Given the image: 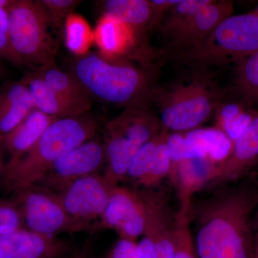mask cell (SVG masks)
Segmentation results:
<instances>
[{
  "instance_id": "1",
  "label": "cell",
  "mask_w": 258,
  "mask_h": 258,
  "mask_svg": "<svg viewBox=\"0 0 258 258\" xmlns=\"http://www.w3.org/2000/svg\"><path fill=\"white\" fill-rule=\"evenodd\" d=\"M258 208V192L242 186L217 194L193 205L197 258H252V215Z\"/></svg>"
},
{
  "instance_id": "2",
  "label": "cell",
  "mask_w": 258,
  "mask_h": 258,
  "mask_svg": "<svg viewBox=\"0 0 258 258\" xmlns=\"http://www.w3.org/2000/svg\"><path fill=\"white\" fill-rule=\"evenodd\" d=\"M70 72L91 98L124 108H149L157 92L147 71L92 52L75 59Z\"/></svg>"
},
{
  "instance_id": "3",
  "label": "cell",
  "mask_w": 258,
  "mask_h": 258,
  "mask_svg": "<svg viewBox=\"0 0 258 258\" xmlns=\"http://www.w3.org/2000/svg\"><path fill=\"white\" fill-rule=\"evenodd\" d=\"M98 129V122L88 113L57 118L20 160L4 166L3 188L15 192L34 186L57 159L96 137Z\"/></svg>"
},
{
  "instance_id": "4",
  "label": "cell",
  "mask_w": 258,
  "mask_h": 258,
  "mask_svg": "<svg viewBox=\"0 0 258 258\" xmlns=\"http://www.w3.org/2000/svg\"><path fill=\"white\" fill-rule=\"evenodd\" d=\"M224 96L216 83L207 76L198 75L157 89L154 101L163 129L182 133L200 128L215 114Z\"/></svg>"
},
{
  "instance_id": "5",
  "label": "cell",
  "mask_w": 258,
  "mask_h": 258,
  "mask_svg": "<svg viewBox=\"0 0 258 258\" xmlns=\"http://www.w3.org/2000/svg\"><path fill=\"white\" fill-rule=\"evenodd\" d=\"M258 52V15H232L222 22L205 40L176 52V57L199 70L235 62Z\"/></svg>"
},
{
  "instance_id": "6",
  "label": "cell",
  "mask_w": 258,
  "mask_h": 258,
  "mask_svg": "<svg viewBox=\"0 0 258 258\" xmlns=\"http://www.w3.org/2000/svg\"><path fill=\"white\" fill-rule=\"evenodd\" d=\"M162 131L159 117L149 108H124L107 122L103 129L106 168L103 176L110 186H119L135 154Z\"/></svg>"
},
{
  "instance_id": "7",
  "label": "cell",
  "mask_w": 258,
  "mask_h": 258,
  "mask_svg": "<svg viewBox=\"0 0 258 258\" xmlns=\"http://www.w3.org/2000/svg\"><path fill=\"white\" fill-rule=\"evenodd\" d=\"M7 11L10 42L23 66L37 71L55 66L57 43L50 32V18L40 1L12 0Z\"/></svg>"
},
{
  "instance_id": "8",
  "label": "cell",
  "mask_w": 258,
  "mask_h": 258,
  "mask_svg": "<svg viewBox=\"0 0 258 258\" xmlns=\"http://www.w3.org/2000/svg\"><path fill=\"white\" fill-rule=\"evenodd\" d=\"M24 228L42 235L59 237L61 234L93 232L94 224L70 215L52 194L36 186L15 191Z\"/></svg>"
},
{
  "instance_id": "9",
  "label": "cell",
  "mask_w": 258,
  "mask_h": 258,
  "mask_svg": "<svg viewBox=\"0 0 258 258\" xmlns=\"http://www.w3.org/2000/svg\"><path fill=\"white\" fill-rule=\"evenodd\" d=\"M140 192L147 205V220L137 243L138 258H174L176 214L164 194L149 189Z\"/></svg>"
},
{
  "instance_id": "10",
  "label": "cell",
  "mask_w": 258,
  "mask_h": 258,
  "mask_svg": "<svg viewBox=\"0 0 258 258\" xmlns=\"http://www.w3.org/2000/svg\"><path fill=\"white\" fill-rule=\"evenodd\" d=\"M104 164L103 141L95 137L57 159L32 186L55 194L80 178L98 173Z\"/></svg>"
},
{
  "instance_id": "11",
  "label": "cell",
  "mask_w": 258,
  "mask_h": 258,
  "mask_svg": "<svg viewBox=\"0 0 258 258\" xmlns=\"http://www.w3.org/2000/svg\"><path fill=\"white\" fill-rule=\"evenodd\" d=\"M147 220V205L142 193L115 186L100 222L95 225V230L111 229L120 238L136 241L143 235Z\"/></svg>"
},
{
  "instance_id": "12",
  "label": "cell",
  "mask_w": 258,
  "mask_h": 258,
  "mask_svg": "<svg viewBox=\"0 0 258 258\" xmlns=\"http://www.w3.org/2000/svg\"><path fill=\"white\" fill-rule=\"evenodd\" d=\"M113 189L103 175L96 173L80 178L52 195L70 215L93 224L101 218Z\"/></svg>"
},
{
  "instance_id": "13",
  "label": "cell",
  "mask_w": 258,
  "mask_h": 258,
  "mask_svg": "<svg viewBox=\"0 0 258 258\" xmlns=\"http://www.w3.org/2000/svg\"><path fill=\"white\" fill-rule=\"evenodd\" d=\"M220 166L209 158H193L171 164L169 177L179 201L178 214L191 217L194 195L208 186Z\"/></svg>"
},
{
  "instance_id": "14",
  "label": "cell",
  "mask_w": 258,
  "mask_h": 258,
  "mask_svg": "<svg viewBox=\"0 0 258 258\" xmlns=\"http://www.w3.org/2000/svg\"><path fill=\"white\" fill-rule=\"evenodd\" d=\"M74 249L69 240L25 228L0 236V258H64Z\"/></svg>"
},
{
  "instance_id": "15",
  "label": "cell",
  "mask_w": 258,
  "mask_h": 258,
  "mask_svg": "<svg viewBox=\"0 0 258 258\" xmlns=\"http://www.w3.org/2000/svg\"><path fill=\"white\" fill-rule=\"evenodd\" d=\"M232 1H213L199 10L192 18L168 37L169 46L174 52L196 45L207 38L226 18L233 15Z\"/></svg>"
},
{
  "instance_id": "16",
  "label": "cell",
  "mask_w": 258,
  "mask_h": 258,
  "mask_svg": "<svg viewBox=\"0 0 258 258\" xmlns=\"http://www.w3.org/2000/svg\"><path fill=\"white\" fill-rule=\"evenodd\" d=\"M258 161V115L235 141L230 155L206 188L215 189L240 179Z\"/></svg>"
},
{
  "instance_id": "17",
  "label": "cell",
  "mask_w": 258,
  "mask_h": 258,
  "mask_svg": "<svg viewBox=\"0 0 258 258\" xmlns=\"http://www.w3.org/2000/svg\"><path fill=\"white\" fill-rule=\"evenodd\" d=\"M57 118L34 108L11 132L0 138V149L8 153L10 158L5 166L15 164L35 146L49 125Z\"/></svg>"
},
{
  "instance_id": "18",
  "label": "cell",
  "mask_w": 258,
  "mask_h": 258,
  "mask_svg": "<svg viewBox=\"0 0 258 258\" xmlns=\"http://www.w3.org/2000/svg\"><path fill=\"white\" fill-rule=\"evenodd\" d=\"M20 81L28 88L35 108L45 114L62 118L88 113L83 107L55 92L36 71L28 73Z\"/></svg>"
},
{
  "instance_id": "19",
  "label": "cell",
  "mask_w": 258,
  "mask_h": 258,
  "mask_svg": "<svg viewBox=\"0 0 258 258\" xmlns=\"http://www.w3.org/2000/svg\"><path fill=\"white\" fill-rule=\"evenodd\" d=\"M28 88L21 81L0 88V138L11 132L35 108Z\"/></svg>"
},
{
  "instance_id": "20",
  "label": "cell",
  "mask_w": 258,
  "mask_h": 258,
  "mask_svg": "<svg viewBox=\"0 0 258 258\" xmlns=\"http://www.w3.org/2000/svg\"><path fill=\"white\" fill-rule=\"evenodd\" d=\"M99 3L105 15L124 24L136 37L154 28L149 0H106Z\"/></svg>"
},
{
  "instance_id": "21",
  "label": "cell",
  "mask_w": 258,
  "mask_h": 258,
  "mask_svg": "<svg viewBox=\"0 0 258 258\" xmlns=\"http://www.w3.org/2000/svg\"><path fill=\"white\" fill-rule=\"evenodd\" d=\"M184 133L194 158H209L222 166L232 151L233 143L216 126Z\"/></svg>"
},
{
  "instance_id": "22",
  "label": "cell",
  "mask_w": 258,
  "mask_h": 258,
  "mask_svg": "<svg viewBox=\"0 0 258 258\" xmlns=\"http://www.w3.org/2000/svg\"><path fill=\"white\" fill-rule=\"evenodd\" d=\"M215 115L217 128L234 143L257 116L258 112L240 100L224 101L217 106Z\"/></svg>"
},
{
  "instance_id": "23",
  "label": "cell",
  "mask_w": 258,
  "mask_h": 258,
  "mask_svg": "<svg viewBox=\"0 0 258 258\" xmlns=\"http://www.w3.org/2000/svg\"><path fill=\"white\" fill-rule=\"evenodd\" d=\"M36 72L55 92L90 111L93 98L72 73L62 71L55 66L39 70Z\"/></svg>"
},
{
  "instance_id": "24",
  "label": "cell",
  "mask_w": 258,
  "mask_h": 258,
  "mask_svg": "<svg viewBox=\"0 0 258 258\" xmlns=\"http://www.w3.org/2000/svg\"><path fill=\"white\" fill-rule=\"evenodd\" d=\"M128 28L124 24L115 19L104 15L97 25L94 32L96 44L101 49L102 56L109 58L110 56L118 55L126 46L128 39L124 37L125 30Z\"/></svg>"
},
{
  "instance_id": "25",
  "label": "cell",
  "mask_w": 258,
  "mask_h": 258,
  "mask_svg": "<svg viewBox=\"0 0 258 258\" xmlns=\"http://www.w3.org/2000/svg\"><path fill=\"white\" fill-rule=\"evenodd\" d=\"M234 90L249 106L258 104V52L237 64Z\"/></svg>"
},
{
  "instance_id": "26",
  "label": "cell",
  "mask_w": 258,
  "mask_h": 258,
  "mask_svg": "<svg viewBox=\"0 0 258 258\" xmlns=\"http://www.w3.org/2000/svg\"><path fill=\"white\" fill-rule=\"evenodd\" d=\"M163 131L144 144L131 161L125 179L128 178L137 186L144 187L148 177L154 169L158 145L160 142Z\"/></svg>"
},
{
  "instance_id": "27",
  "label": "cell",
  "mask_w": 258,
  "mask_h": 258,
  "mask_svg": "<svg viewBox=\"0 0 258 258\" xmlns=\"http://www.w3.org/2000/svg\"><path fill=\"white\" fill-rule=\"evenodd\" d=\"M212 0H181L169 10L159 25L164 37L167 39L179 30L194 15Z\"/></svg>"
},
{
  "instance_id": "28",
  "label": "cell",
  "mask_w": 258,
  "mask_h": 258,
  "mask_svg": "<svg viewBox=\"0 0 258 258\" xmlns=\"http://www.w3.org/2000/svg\"><path fill=\"white\" fill-rule=\"evenodd\" d=\"M64 25L68 47L74 52H83L91 40L88 25L79 17L73 15L68 18Z\"/></svg>"
},
{
  "instance_id": "29",
  "label": "cell",
  "mask_w": 258,
  "mask_h": 258,
  "mask_svg": "<svg viewBox=\"0 0 258 258\" xmlns=\"http://www.w3.org/2000/svg\"><path fill=\"white\" fill-rule=\"evenodd\" d=\"M191 217L176 213L174 258H197L192 235L189 228Z\"/></svg>"
},
{
  "instance_id": "30",
  "label": "cell",
  "mask_w": 258,
  "mask_h": 258,
  "mask_svg": "<svg viewBox=\"0 0 258 258\" xmlns=\"http://www.w3.org/2000/svg\"><path fill=\"white\" fill-rule=\"evenodd\" d=\"M46 10L51 24L62 31L64 23L83 1L80 0H39Z\"/></svg>"
},
{
  "instance_id": "31",
  "label": "cell",
  "mask_w": 258,
  "mask_h": 258,
  "mask_svg": "<svg viewBox=\"0 0 258 258\" xmlns=\"http://www.w3.org/2000/svg\"><path fill=\"white\" fill-rule=\"evenodd\" d=\"M24 228L23 219L16 200H0V236Z\"/></svg>"
},
{
  "instance_id": "32",
  "label": "cell",
  "mask_w": 258,
  "mask_h": 258,
  "mask_svg": "<svg viewBox=\"0 0 258 258\" xmlns=\"http://www.w3.org/2000/svg\"><path fill=\"white\" fill-rule=\"evenodd\" d=\"M0 61L15 66H23L10 42L9 21L7 8H0Z\"/></svg>"
},
{
  "instance_id": "33",
  "label": "cell",
  "mask_w": 258,
  "mask_h": 258,
  "mask_svg": "<svg viewBox=\"0 0 258 258\" xmlns=\"http://www.w3.org/2000/svg\"><path fill=\"white\" fill-rule=\"evenodd\" d=\"M106 258H138L137 242L119 238L110 249Z\"/></svg>"
},
{
  "instance_id": "34",
  "label": "cell",
  "mask_w": 258,
  "mask_h": 258,
  "mask_svg": "<svg viewBox=\"0 0 258 258\" xmlns=\"http://www.w3.org/2000/svg\"><path fill=\"white\" fill-rule=\"evenodd\" d=\"M181 0H149L153 13V25L159 27L168 12L172 9Z\"/></svg>"
},
{
  "instance_id": "35",
  "label": "cell",
  "mask_w": 258,
  "mask_h": 258,
  "mask_svg": "<svg viewBox=\"0 0 258 258\" xmlns=\"http://www.w3.org/2000/svg\"><path fill=\"white\" fill-rule=\"evenodd\" d=\"M64 258H93V244L87 241L81 247L74 249Z\"/></svg>"
},
{
  "instance_id": "36",
  "label": "cell",
  "mask_w": 258,
  "mask_h": 258,
  "mask_svg": "<svg viewBox=\"0 0 258 258\" xmlns=\"http://www.w3.org/2000/svg\"><path fill=\"white\" fill-rule=\"evenodd\" d=\"M6 76V69H5V63L0 61V81L3 80Z\"/></svg>"
},
{
  "instance_id": "37",
  "label": "cell",
  "mask_w": 258,
  "mask_h": 258,
  "mask_svg": "<svg viewBox=\"0 0 258 258\" xmlns=\"http://www.w3.org/2000/svg\"><path fill=\"white\" fill-rule=\"evenodd\" d=\"M12 0H0V8H7L11 3Z\"/></svg>"
},
{
  "instance_id": "38",
  "label": "cell",
  "mask_w": 258,
  "mask_h": 258,
  "mask_svg": "<svg viewBox=\"0 0 258 258\" xmlns=\"http://www.w3.org/2000/svg\"><path fill=\"white\" fill-rule=\"evenodd\" d=\"M5 164H3V157H2L1 149H0V178L3 174V169H4Z\"/></svg>"
},
{
  "instance_id": "39",
  "label": "cell",
  "mask_w": 258,
  "mask_h": 258,
  "mask_svg": "<svg viewBox=\"0 0 258 258\" xmlns=\"http://www.w3.org/2000/svg\"><path fill=\"white\" fill-rule=\"evenodd\" d=\"M254 247H258V230L254 239Z\"/></svg>"
},
{
  "instance_id": "40",
  "label": "cell",
  "mask_w": 258,
  "mask_h": 258,
  "mask_svg": "<svg viewBox=\"0 0 258 258\" xmlns=\"http://www.w3.org/2000/svg\"><path fill=\"white\" fill-rule=\"evenodd\" d=\"M252 258H258V247H254L253 254Z\"/></svg>"
},
{
  "instance_id": "41",
  "label": "cell",
  "mask_w": 258,
  "mask_h": 258,
  "mask_svg": "<svg viewBox=\"0 0 258 258\" xmlns=\"http://www.w3.org/2000/svg\"><path fill=\"white\" fill-rule=\"evenodd\" d=\"M253 13L258 15V5L256 7L255 10H254Z\"/></svg>"
},
{
  "instance_id": "42",
  "label": "cell",
  "mask_w": 258,
  "mask_h": 258,
  "mask_svg": "<svg viewBox=\"0 0 258 258\" xmlns=\"http://www.w3.org/2000/svg\"><path fill=\"white\" fill-rule=\"evenodd\" d=\"M257 219H258V211H257ZM257 225H258V223H257Z\"/></svg>"
},
{
  "instance_id": "43",
  "label": "cell",
  "mask_w": 258,
  "mask_h": 258,
  "mask_svg": "<svg viewBox=\"0 0 258 258\" xmlns=\"http://www.w3.org/2000/svg\"><path fill=\"white\" fill-rule=\"evenodd\" d=\"M257 211H258V208H257Z\"/></svg>"
}]
</instances>
